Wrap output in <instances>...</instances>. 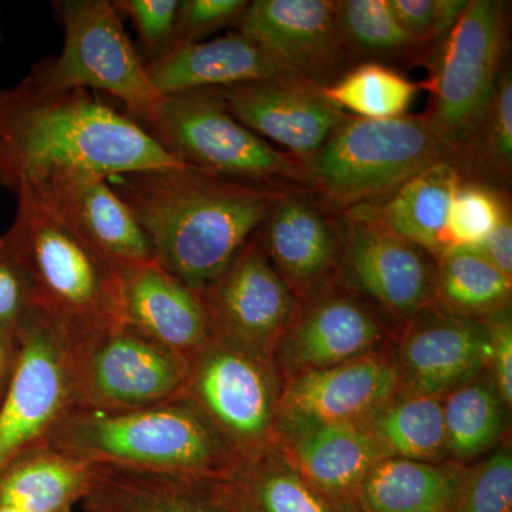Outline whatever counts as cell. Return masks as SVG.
Segmentation results:
<instances>
[{"label":"cell","instance_id":"4316f807","mask_svg":"<svg viewBox=\"0 0 512 512\" xmlns=\"http://www.w3.org/2000/svg\"><path fill=\"white\" fill-rule=\"evenodd\" d=\"M464 175L453 163L421 171L376 205H366L387 228L434 259L451 249L447 221L454 195Z\"/></svg>","mask_w":512,"mask_h":512},{"label":"cell","instance_id":"8fae6325","mask_svg":"<svg viewBox=\"0 0 512 512\" xmlns=\"http://www.w3.org/2000/svg\"><path fill=\"white\" fill-rule=\"evenodd\" d=\"M336 281L400 323L436 299L437 261L387 228L366 205L345 212Z\"/></svg>","mask_w":512,"mask_h":512},{"label":"cell","instance_id":"7c38bea8","mask_svg":"<svg viewBox=\"0 0 512 512\" xmlns=\"http://www.w3.org/2000/svg\"><path fill=\"white\" fill-rule=\"evenodd\" d=\"M72 407L69 339L35 308L20 332L15 370L0 404V473L26 451L43 446Z\"/></svg>","mask_w":512,"mask_h":512},{"label":"cell","instance_id":"2e32d148","mask_svg":"<svg viewBox=\"0 0 512 512\" xmlns=\"http://www.w3.org/2000/svg\"><path fill=\"white\" fill-rule=\"evenodd\" d=\"M400 390V376L390 348L340 365L286 380L279 402L275 436L316 424L365 426Z\"/></svg>","mask_w":512,"mask_h":512},{"label":"cell","instance_id":"9a60e30c","mask_svg":"<svg viewBox=\"0 0 512 512\" xmlns=\"http://www.w3.org/2000/svg\"><path fill=\"white\" fill-rule=\"evenodd\" d=\"M393 356L403 392L444 397L485 372L491 356L490 329L431 303L402 323Z\"/></svg>","mask_w":512,"mask_h":512},{"label":"cell","instance_id":"d4e9b609","mask_svg":"<svg viewBox=\"0 0 512 512\" xmlns=\"http://www.w3.org/2000/svg\"><path fill=\"white\" fill-rule=\"evenodd\" d=\"M96 463L39 446L0 473V508L20 512H72L92 488Z\"/></svg>","mask_w":512,"mask_h":512},{"label":"cell","instance_id":"8d00e7d4","mask_svg":"<svg viewBox=\"0 0 512 512\" xmlns=\"http://www.w3.org/2000/svg\"><path fill=\"white\" fill-rule=\"evenodd\" d=\"M36 308L28 268L5 234L0 235V336L19 346V336Z\"/></svg>","mask_w":512,"mask_h":512},{"label":"cell","instance_id":"7a4b0ae2","mask_svg":"<svg viewBox=\"0 0 512 512\" xmlns=\"http://www.w3.org/2000/svg\"><path fill=\"white\" fill-rule=\"evenodd\" d=\"M165 271L201 293L254 237L286 190L198 168H151L110 178Z\"/></svg>","mask_w":512,"mask_h":512},{"label":"cell","instance_id":"603a6c76","mask_svg":"<svg viewBox=\"0 0 512 512\" xmlns=\"http://www.w3.org/2000/svg\"><path fill=\"white\" fill-rule=\"evenodd\" d=\"M275 444L339 511L356 504L363 480L386 458L370 431L355 424L296 427L276 434Z\"/></svg>","mask_w":512,"mask_h":512},{"label":"cell","instance_id":"4dcf8cb0","mask_svg":"<svg viewBox=\"0 0 512 512\" xmlns=\"http://www.w3.org/2000/svg\"><path fill=\"white\" fill-rule=\"evenodd\" d=\"M228 476L254 512H340L301 476L275 443L239 458Z\"/></svg>","mask_w":512,"mask_h":512},{"label":"cell","instance_id":"836d02e7","mask_svg":"<svg viewBox=\"0 0 512 512\" xmlns=\"http://www.w3.org/2000/svg\"><path fill=\"white\" fill-rule=\"evenodd\" d=\"M336 16L348 53L393 59L423 49L394 18L389 0H342Z\"/></svg>","mask_w":512,"mask_h":512},{"label":"cell","instance_id":"83f0119b","mask_svg":"<svg viewBox=\"0 0 512 512\" xmlns=\"http://www.w3.org/2000/svg\"><path fill=\"white\" fill-rule=\"evenodd\" d=\"M508 409L487 370L443 397L448 460L471 466L505 441Z\"/></svg>","mask_w":512,"mask_h":512},{"label":"cell","instance_id":"e0dca14e","mask_svg":"<svg viewBox=\"0 0 512 512\" xmlns=\"http://www.w3.org/2000/svg\"><path fill=\"white\" fill-rule=\"evenodd\" d=\"M237 32L255 43L288 76L328 86L348 57L333 0H256Z\"/></svg>","mask_w":512,"mask_h":512},{"label":"cell","instance_id":"e575fe53","mask_svg":"<svg viewBox=\"0 0 512 512\" xmlns=\"http://www.w3.org/2000/svg\"><path fill=\"white\" fill-rule=\"evenodd\" d=\"M508 208L507 198L494 187L464 180L451 202L448 244L451 248L477 247L497 227Z\"/></svg>","mask_w":512,"mask_h":512},{"label":"cell","instance_id":"9c48e42d","mask_svg":"<svg viewBox=\"0 0 512 512\" xmlns=\"http://www.w3.org/2000/svg\"><path fill=\"white\" fill-rule=\"evenodd\" d=\"M70 373L74 406L119 412L183 396L190 362L119 322L70 342Z\"/></svg>","mask_w":512,"mask_h":512},{"label":"cell","instance_id":"d590c367","mask_svg":"<svg viewBox=\"0 0 512 512\" xmlns=\"http://www.w3.org/2000/svg\"><path fill=\"white\" fill-rule=\"evenodd\" d=\"M453 512H512L510 440L467 466Z\"/></svg>","mask_w":512,"mask_h":512},{"label":"cell","instance_id":"ba28073f","mask_svg":"<svg viewBox=\"0 0 512 512\" xmlns=\"http://www.w3.org/2000/svg\"><path fill=\"white\" fill-rule=\"evenodd\" d=\"M505 3L468 0L453 29L434 53L431 93L424 119L436 136L460 157L493 97L503 63Z\"/></svg>","mask_w":512,"mask_h":512},{"label":"cell","instance_id":"bcb514c9","mask_svg":"<svg viewBox=\"0 0 512 512\" xmlns=\"http://www.w3.org/2000/svg\"><path fill=\"white\" fill-rule=\"evenodd\" d=\"M0 512H20V511L10 510V508H0Z\"/></svg>","mask_w":512,"mask_h":512},{"label":"cell","instance_id":"5b68a950","mask_svg":"<svg viewBox=\"0 0 512 512\" xmlns=\"http://www.w3.org/2000/svg\"><path fill=\"white\" fill-rule=\"evenodd\" d=\"M440 163L458 167L456 154L423 114L369 120L346 117L303 164L305 187L330 208L376 205L414 175Z\"/></svg>","mask_w":512,"mask_h":512},{"label":"cell","instance_id":"f35d334b","mask_svg":"<svg viewBox=\"0 0 512 512\" xmlns=\"http://www.w3.org/2000/svg\"><path fill=\"white\" fill-rule=\"evenodd\" d=\"M113 3L121 16H127L133 22L148 62L170 49L180 0H119Z\"/></svg>","mask_w":512,"mask_h":512},{"label":"cell","instance_id":"ee69618b","mask_svg":"<svg viewBox=\"0 0 512 512\" xmlns=\"http://www.w3.org/2000/svg\"><path fill=\"white\" fill-rule=\"evenodd\" d=\"M340 512H369V511H365V510H363L362 507H359V505L353 504V505H350V507L345 508V510H342Z\"/></svg>","mask_w":512,"mask_h":512},{"label":"cell","instance_id":"f1b7e54d","mask_svg":"<svg viewBox=\"0 0 512 512\" xmlns=\"http://www.w3.org/2000/svg\"><path fill=\"white\" fill-rule=\"evenodd\" d=\"M384 456L443 463L448 460L443 397L403 392L365 424Z\"/></svg>","mask_w":512,"mask_h":512},{"label":"cell","instance_id":"1f68e13d","mask_svg":"<svg viewBox=\"0 0 512 512\" xmlns=\"http://www.w3.org/2000/svg\"><path fill=\"white\" fill-rule=\"evenodd\" d=\"M420 84L384 63L357 64L322 87L323 94L343 113L369 120L393 119L407 114Z\"/></svg>","mask_w":512,"mask_h":512},{"label":"cell","instance_id":"30bf717a","mask_svg":"<svg viewBox=\"0 0 512 512\" xmlns=\"http://www.w3.org/2000/svg\"><path fill=\"white\" fill-rule=\"evenodd\" d=\"M284 384L272 353L211 338L190 360L183 394L247 456L275 443Z\"/></svg>","mask_w":512,"mask_h":512},{"label":"cell","instance_id":"60d3db41","mask_svg":"<svg viewBox=\"0 0 512 512\" xmlns=\"http://www.w3.org/2000/svg\"><path fill=\"white\" fill-rule=\"evenodd\" d=\"M490 329L491 356L487 372L508 409L512 406L511 309L484 320Z\"/></svg>","mask_w":512,"mask_h":512},{"label":"cell","instance_id":"f6af8a7d","mask_svg":"<svg viewBox=\"0 0 512 512\" xmlns=\"http://www.w3.org/2000/svg\"><path fill=\"white\" fill-rule=\"evenodd\" d=\"M0 13H2V6H0ZM2 40H3L2 25H0V43H2Z\"/></svg>","mask_w":512,"mask_h":512},{"label":"cell","instance_id":"44dd1931","mask_svg":"<svg viewBox=\"0 0 512 512\" xmlns=\"http://www.w3.org/2000/svg\"><path fill=\"white\" fill-rule=\"evenodd\" d=\"M25 187L119 271L156 261L146 232L107 180L67 177Z\"/></svg>","mask_w":512,"mask_h":512},{"label":"cell","instance_id":"5bb4252c","mask_svg":"<svg viewBox=\"0 0 512 512\" xmlns=\"http://www.w3.org/2000/svg\"><path fill=\"white\" fill-rule=\"evenodd\" d=\"M212 338L274 353L299 299L275 271L256 234L200 293Z\"/></svg>","mask_w":512,"mask_h":512},{"label":"cell","instance_id":"ffe728a7","mask_svg":"<svg viewBox=\"0 0 512 512\" xmlns=\"http://www.w3.org/2000/svg\"><path fill=\"white\" fill-rule=\"evenodd\" d=\"M275 271L299 302L338 278L342 222L299 192L286 190L256 232Z\"/></svg>","mask_w":512,"mask_h":512},{"label":"cell","instance_id":"d6986e66","mask_svg":"<svg viewBox=\"0 0 512 512\" xmlns=\"http://www.w3.org/2000/svg\"><path fill=\"white\" fill-rule=\"evenodd\" d=\"M84 512H254L228 474L165 473L97 464Z\"/></svg>","mask_w":512,"mask_h":512},{"label":"cell","instance_id":"74e56055","mask_svg":"<svg viewBox=\"0 0 512 512\" xmlns=\"http://www.w3.org/2000/svg\"><path fill=\"white\" fill-rule=\"evenodd\" d=\"M468 0H389L394 18L419 45L433 47V55L444 37L460 19Z\"/></svg>","mask_w":512,"mask_h":512},{"label":"cell","instance_id":"7bdbcfd3","mask_svg":"<svg viewBox=\"0 0 512 512\" xmlns=\"http://www.w3.org/2000/svg\"><path fill=\"white\" fill-rule=\"evenodd\" d=\"M19 346L13 345L9 340L0 336V404L8 392L13 370H15L16 357H18Z\"/></svg>","mask_w":512,"mask_h":512},{"label":"cell","instance_id":"ac0fdd59","mask_svg":"<svg viewBox=\"0 0 512 512\" xmlns=\"http://www.w3.org/2000/svg\"><path fill=\"white\" fill-rule=\"evenodd\" d=\"M232 116L302 165L311 160L348 117L322 87L296 79L259 80L222 87Z\"/></svg>","mask_w":512,"mask_h":512},{"label":"cell","instance_id":"6da1fadb","mask_svg":"<svg viewBox=\"0 0 512 512\" xmlns=\"http://www.w3.org/2000/svg\"><path fill=\"white\" fill-rule=\"evenodd\" d=\"M146 130L86 89H53L32 73L0 89V184L67 177L109 181L134 171L177 167Z\"/></svg>","mask_w":512,"mask_h":512},{"label":"cell","instance_id":"484cf974","mask_svg":"<svg viewBox=\"0 0 512 512\" xmlns=\"http://www.w3.org/2000/svg\"><path fill=\"white\" fill-rule=\"evenodd\" d=\"M467 466L386 457L369 471L356 504L369 512H453Z\"/></svg>","mask_w":512,"mask_h":512},{"label":"cell","instance_id":"8992f818","mask_svg":"<svg viewBox=\"0 0 512 512\" xmlns=\"http://www.w3.org/2000/svg\"><path fill=\"white\" fill-rule=\"evenodd\" d=\"M140 126L187 167L248 183L305 187L303 165L239 123L218 89L163 96Z\"/></svg>","mask_w":512,"mask_h":512},{"label":"cell","instance_id":"277c9868","mask_svg":"<svg viewBox=\"0 0 512 512\" xmlns=\"http://www.w3.org/2000/svg\"><path fill=\"white\" fill-rule=\"evenodd\" d=\"M15 220L5 232L28 268L35 305L69 342L121 318L120 272L64 225L29 187L16 192Z\"/></svg>","mask_w":512,"mask_h":512},{"label":"cell","instance_id":"d6a6232c","mask_svg":"<svg viewBox=\"0 0 512 512\" xmlns=\"http://www.w3.org/2000/svg\"><path fill=\"white\" fill-rule=\"evenodd\" d=\"M512 170V76L507 67L498 74L493 97L473 137L460 157L464 180L507 181Z\"/></svg>","mask_w":512,"mask_h":512},{"label":"cell","instance_id":"52a82bcc","mask_svg":"<svg viewBox=\"0 0 512 512\" xmlns=\"http://www.w3.org/2000/svg\"><path fill=\"white\" fill-rule=\"evenodd\" d=\"M53 8L64 29L62 53L35 64L30 73L53 89L109 93L126 106L131 120L148 119L163 94L151 82L114 3L60 0Z\"/></svg>","mask_w":512,"mask_h":512},{"label":"cell","instance_id":"b9f144b4","mask_svg":"<svg viewBox=\"0 0 512 512\" xmlns=\"http://www.w3.org/2000/svg\"><path fill=\"white\" fill-rule=\"evenodd\" d=\"M481 252L491 262L497 266L504 275L512 278V218L511 208H508L498 222L497 227L493 229L490 235L477 245Z\"/></svg>","mask_w":512,"mask_h":512},{"label":"cell","instance_id":"cb8c5ba5","mask_svg":"<svg viewBox=\"0 0 512 512\" xmlns=\"http://www.w3.org/2000/svg\"><path fill=\"white\" fill-rule=\"evenodd\" d=\"M146 66L151 82L163 96L292 77L237 30L217 39L173 47Z\"/></svg>","mask_w":512,"mask_h":512},{"label":"cell","instance_id":"4fadbf2b","mask_svg":"<svg viewBox=\"0 0 512 512\" xmlns=\"http://www.w3.org/2000/svg\"><path fill=\"white\" fill-rule=\"evenodd\" d=\"M380 315L338 281L302 299L272 353L284 382L390 348L393 335Z\"/></svg>","mask_w":512,"mask_h":512},{"label":"cell","instance_id":"f546056e","mask_svg":"<svg viewBox=\"0 0 512 512\" xmlns=\"http://www.w3.org/2000/svg\"><path fill=\"white\" fill-rule=\"evenodd\" d=\"M512 278L477 248L448 249L437 259L434 303L466 318L487 320L511 309Z\"/></svg>","mask_w":512,"mask_h":512},{"label":"cell","instance_id":"7402d4cb","mask_svg":"<svg viewBox=\"0 0 512 512\" xmlns=\"http://www.w3.org/2000/svg\"><path fill=\"white\" fill-rule=\"evenodd\" d=\"M121 318L190 362L211 328L201 295L157 261L120 269Z\"/></svg>","mask_w":512,"mask_h":512},{"label":"cell","instance_id":"3957f363","mask_svg":"<svg viewBox=\"0 0 512 512\" xmlns=\"http://www.w3.org/2000/svg\"><path fill=\"white\" fill-rule=\"evenodd\" d=\"M45 444L92 463L165 473L228 474L242 457L184 394L119 412L74 406Z\"/></svg>","mask_w":512,"mask_h":512},{"label":"cell","instance_id":"ab89813d","mask_svg":"<svg viewBox=\"0 0 512 512\" xmlns=\"http://www.w3.org/2000/svg\"><path fill=\"white\" fill-rule=\"evenodd\" d=\"M248 5L247 0H183L170 49L201 42L217 30L237 25Z\"/></svg>","mask_w":512,"mask_h":512}]
</instances>
